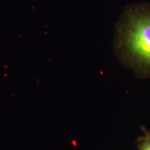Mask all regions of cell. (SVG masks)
Segmentation results:
<instances>
[{"mask_svg": "<svg viewBox=\"0 0 150 150\" xmlns=\"http://www.w3.org/2000/svg\"><path fill=\"white\" fill-rule=\"evenodd\" d=\"M113 48L118 60L139 79H150V4L127 5L115 25Z\"/></svg>", "mask_w": 150, "mask_h": 150, "instance_id": "1", "label": "cell"}, {"mask_svg": "<svg viewBox=\"0 0 150 150\" xmlns=\"http://www.w3.org/2000/svg\"><path fill=\"white\" fill-rule=\"evenodd\" d=\"M138 150H150V129H144L143 134L138 139Z\"/></svg>", "mask_w": 150, "mask_h": 150, "instance_id": "2", "label": "cell"}]
</instances>
